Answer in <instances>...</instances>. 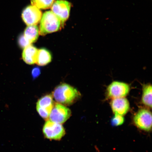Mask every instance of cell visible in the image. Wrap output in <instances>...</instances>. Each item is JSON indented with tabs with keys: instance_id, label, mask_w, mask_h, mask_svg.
Returning a JSON list of instances; mask_svg holds the SVG:
<instances>
[{
	"instance_id": "obj_2",
	"label": "cell",
	"mask_w": 152,
	"mask_h": 152,
	"mask_svg": "<svg viewBox=\"0 0 152 152\" xmlns=\"http://www.w3.org/2000/svg\"><path fill=\"white\" fill-rule=\"evenodd\" d=\"M41 19L39 34L41 35L58 31L62 25L60 19L52 11L45 12Z\"/></svg>"
},
{
	"instance_id": "obj_3",
	"label": "cell",
	"mask_w": 152,
	"mask_h": 152,
	"mask_svg": "<svg viewBox=\"0 0 152 152\" xmlns=\"http://www.w3.org/2000/svg\"><path fill=\"white\" fill-rule=\"evenodd\" d=\"M130 85L126 83L113 81L108 86L106 91V97L108 99L125 97L130 92Z\"/></svg>"
},
{
	"instance_id": "obj_18",
	"label": "cell",
	"mask_w": 152,
	"mask_h": 152,
	"mask_svg": "<svg viewBox=\"0 0 152 152\" xmlns=\"http://www.w3.org/2000/svg\"><path fill=\"white\" fill-rule=\"evenodd\" d=\"M40 70L39 68H34L32 72V75L34 78L37 77L39 75Z\"/></svg>"
},
{
	"instance_id": "obj_10",
	"label": "cell",
	"mask_w": 152,
	"mask_h": 152,
	"mask_svg": "<svg viewBox=\"0 0 152 152\" xmlns=\"http://www.w3.org/2000/svg\"><path fill=\"white\" fill-rule=\"evenodd\" d=\"M112 111L115 115L123 116L130 109V103L125 97L113 99L110 102Z\"/></svg>"
},
{
	"instance_id": "obj_14",
	"label": "cell",
	"mask_w": 152,
	"mask_h": 152,
	"mask_svg": "<svg viewBox=\"0 0 152 152\" xmlns=\"http://www.w3.org/2000/svg\"><path fill=\"white\" fill-rule=\"evenodd\" d=\"M39 34V28L36 25L28 26L25 30L23 35L31 44L37 41Z\"/></svg>"
},
{
	"instance_id": "obj_4",
	"label": "cell",
	"mask_w": 152,
	"mask_h": 152,
	"mask_svg": "<svg viewBox=\"0 0 152 152\" xmlns=\"http://www.w3.org/2000/svg\"><path fill=\"white\" fill-rule=\"evenodd\" d=\"M43 132L45 138L50 140H60L65 134L61 124L47 120L43 125Z\"/></svg>"
},
{
	"instance_id": "obj_7",
	"label": "cell",
	"mask_w": 152,
	"mask_h": 152,
	"mask_svg": "<svg viewBox=\"0 0 152 152\" xmlns=\"http://www.w3.org/2000/svg\"><path fill=\"white\" fill-rule=\"evenodd\" d=\"M54 104L52 95H45L38 100L37 104V113L43 119L47 120L49 118Z\"/></svg>"
},
{
	"instance_id": "obj_15",
	"label": "cell",
	"mask_w": 152,
	"mask_h": 152,
	"mask_svg": "<svg viewBox=\"0 0 152 152\" xmlns=\"http://www.w3.org/2000/svg\"><path fill=\"white\" fill-rule=\"evenodd\" d=\"M54 0H31L32 5L39 9H45L52 6Z\"/></svg>"
},
{
	"instance_id": "obj_9",
	"label": "cell",
	"mask_w": 152,
	"mask_h": 152,
	"mask_svg": "<svg viewBox=\"0 0 152 152\" xmlns=\"http://www.w3.org/2000/svg\"><path fill=\"white\" fill-rule=\"evenodd\" d=\"M42 13L37 7L29 6L26 7L22 14L23 21L27 25H36L41 20Z\"/></svg>"
},
{
	"instance_id": "obj_17",
	"label": "cell",
	"mask_w": 152,
	"mask_h": 152,
	"mask_svg": "<svg viewBox=\"0 0 152 152\" xmlns=\"http://www.w3.org/2000/svg\"><path fill=\"white\" fill-rule=\"evenodd\" d=\"M18 43L20 47L22 48H24L31 44L29 41L24 37L23 34L21 35L18 39Z\"/></svg>"
},
{
	"instance_id": "obj_5",
	"label": "cell",
	"mask_w": 152,
	"mask_h": 152,
	"mask_svg": "<svg viewBox=\"0 0 152 152\" xmlns=\"http://www.w3.org/2000/svg\"><path fill=\"white\" fill-rule=\"evenodd\" d=\"M133 121L136 126L141 130L149 132L152 129V113L149 110L142 109L134 115Z\"/></svg>"
},
{
	"instance_id": "obj_12",
	"label": "cell",
	"mask_w": 152,
	"mask_h": 152,
	"mask_svg": "<svg viewBox=\"0 0 152 152\" xmlns=\"http://www.w3.org/2000/svg\"><path fill=\"white\" fill-rule=\"evenodd\" d=\"M152 85L151 83L144 84L142 87L141 102L147 107L152 108Z\"/></svg>"
},
{
	"instance_id": "obj_13",
	"label": "cell",
	"mask_w": 152,
	"mask_h": 152,
	"mask_svg": "<svg viewBox=\"0 0 152 152\" xmlns=\"http://www.w3.org/2000/svg\"><path fill=\"white\" fill-rule=\"evenodd\" d=\"M52 60L51 53L47 49L41 48L38 50L36 63L40 66H44L50 63Z\"/></svg>"
},
{
	"instance_id": "obj_8",
	"label": "cell",
	"mask_w": 152,
	"mask_h": 152,
	"mask_svg": "<svg viewBox=\"0 0 152 152\" xmlns=\"http://www.w3.org/2000/svg\"><path fill=\"white\" fill-rule=\"evenodd\" d=\"M71 3L64 0H58L52 5V12L60 19L62 25L69 18Z\"/></svg>"
},
{
	"instance_id": "obj_1",
	"label": "cell",
	"mask_w": 152,
	"mask_h": 152,
	"mask_svg": "<svg viewBox=\"0 0 152 152\" xmlns=\"http://www.w3.org/2000/svg\"><path fill=\"white\" fill-rule=\"evenodd\" d=\"M53 96L58 103L69 106L77 102L81 95L75 87L66 83H63L54 89Z\"/></svg>"
},
{
	"instance_id": "obj_16",
	"label": "cell",
	"mask_w": 152,
	"mask_h": 152,
	"mask_svg": "<svg viewBox=\"0 0 152 152\" xmlns=\"http://www.w3.org/2000/svg\"><path fill=\"white\" fill-rule=\"evenodd\" d=\"M125 119L123 116L115 115L111 119V124L113 126H119L122 125Z\"/></svg>"
},
{
	"instance_id": "obj_6",
	"label": "cell",
	"mask_w": 152,
	"mask_h": 152,
	"mask_svg": "<svg viewBox=\"0 0 152 152\" xmlns=\"http://www.w3.org/2000/svg\"><path fill=\"white\" fill-rule=\"evenodd\" d=\"M71 115V111L65 105L58 103L54 104L49 115V120L56 123L62 124L65 122Z\"/></svg>"
},
{
	"instance_id": "obj_11",
	"label": "cell",
	"mask_w": 152,
	"mask_h": 152,
	"mask_svg": "<svg viewBox=\"0 0 152 152\" xmlns=\"http://www.w3.org/2000/svg\"><path fill=\"white\" fill-rule=\"evenodd\" d=\"M22 58L26 63L33 64L37 63L38 49L30 45L24 48Z\"/></svg>"
}]
</instances>
